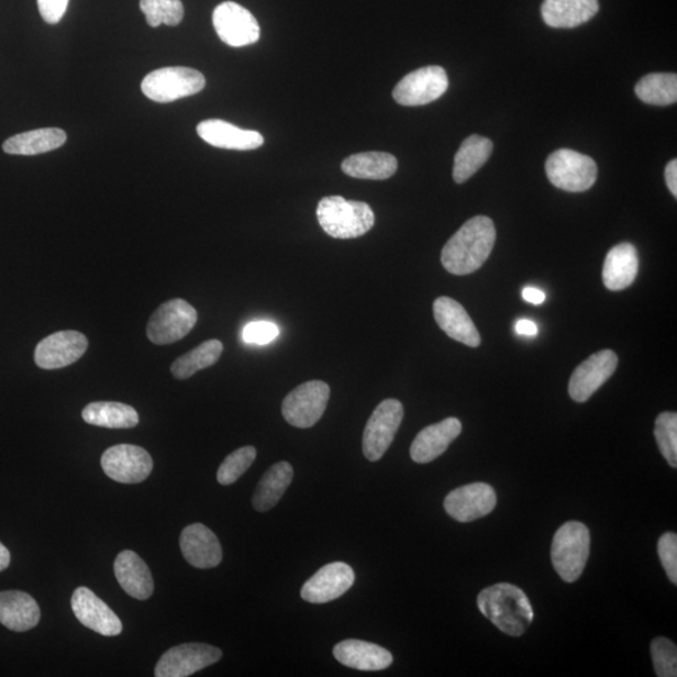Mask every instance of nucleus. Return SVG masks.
I'll return each instance as SVG.
<instances>
[{"label": "nucleus", "mask_w": 677, "mask_h": 677, "mask_svg": "<svg viewBox=\"0 0 677 677\" xmlns=\"http://www.w3.org/2000/svg\"><path fill=\"white\" fill-rule=\"evenodd\" d=\"M495 243L493 221L487 217L470 219L444 245L442 265L453 275L475 273L492 254Z\"/></svg>", "instance_id": "nucleus-1"}, {"label": "nucleus", "mask_w": 677, "mask_h": 677, "mask_svg": "<svg viewBox=\"0 0 677 677\" xmlns=\"http://www.w3.org/2000/svg\"><path fill=\"white\" fill-rule=\"evenodd\" d=\"M477 603L484 617L508 636H522L534 618L528 595L512 584L487 587L478 595Z\"/></svg>", "instance_id": "nucleus-2"}, {"label": "nucleus", "mask_w": 677, "mask_h": 677, "mask_svg": "<svg viewBox=\"0 0 677 677\" xmlns=\"http://www.w3.org/2000/svg\"><path fill=\"white\" fill-rule=\"evenodd\" d=\"M320 226L334 238L360 237L373 229L376 217L368 203L347 201L342 196H328L319 202Z\"/></svg>", "instance_id": "nucleus-3"}, {"label": "nucleus", "mask_w": 677, "mask_h": 677, "mask_svg": "<svg viewBox=\"0 0 677 677\" xmlns=\"http://www.w3.org/2000/svg\"><path fill=\"white\" fill-rule=\"evenodd\" d=\"M591 536L581 522L569 521L559 528L551 547V559L565 582L573 584L584 574L590 557Z\"/></svg>", "instance_id": "nucleus-4"}, {"label": "nucleus", "mask_w": 677, "mask_h": 677, "mask_svg": "<svg viewBox=\"0 0 677 677\" xmlns=\"http://www.w3.org/2000/svg\"><path fill=\"white\" fill-rule=\"evenodd\" d=\"M207 79L199 70L187 67H166L144 78L141 89L151 101L171 103L202 91Z\"/></svg>", "instance_id": "nucleus-5"}, {"label": "nucleus", "mask_w": 677, "mask_h": 677, "mask_svg": "<svg viewBox=\"0 0 677 677\" xmlns=\"http://www.w3.org/2000/svg\"><path fill=\"white\" fill-rule=\"evenodd\" d=\"M546 174L550 182L557 189L584 192L595 185L599 168L591 157L574 149L563 148L547 158Z\"/></svg>", "instance_id": "nucleus-6"}, {"label": "nucleus", "mask_w": 677, "mask_h": 677, "mask_svg": "<svg viewBox=\"0 0 677 677\" xmlns=\"http://www.w3.org/2000/svg\"><path fill=\"white\" fill-rule=\"evenodd\" d=\"M331 388L322 380H311L293 389L284 399L281 411L290 425L307 430L315 425L325 412Z\"/></svg>", "instance_id": "nucleus-7"}, {"label": "nucleus", "mask_w": 677, "mask_h": 677, "mask_svg": "<svg viewBox=\"0 0 677 677\" xmlns=\"http://www.w3.org/2000/svg\"><path fill=\"white\" fill-rule=\"evenodd\" d=\"M403 404L397 399H386L373 412L363 435L365 458L377 462L385 456L402 424Z\"/></svg>", "instance_id": "nucleus-8"}, {"label": "nucleus", "mask_w": 677, "mask_h": 677, "mask_svg": "<svg viewBox=\"0 0 677 677\" xmlns=\"http://www.w3.org/2000/svg\"><path fill=\"white\" fill-rule=\"evenodd\" d=\"M198 323V311L182 299H173L159 307L147 324V336L156 345L181 341Z\"/></svg>", "instance_id": "nucleus-9"}, {"label": "nucleus", "mask_w": 677, "mask_h": 677, "mask_svg": "<svg viewBox=\"0 0 677 677\" xmlns=\"http://www.w3.org/2000/svg\"><path fill=\"white\" fill-rule=\"evenodd\" d=\"M104 474L119 484L144 482L154 469L153 457L137 445L119 444L102 454Z\"/></svg>", "instance_id": "nucleus-10"}, {"label": "nucleus", "mask_w": 677, "mask_h": 677, "mask_svg": "<svg viewBox=\"0 0 677 677\" xmlns=\"http://www.w3.org/2000/svg\"><path fill=\"white\" fill-rule=\"evenodd\" d=\"M450 87L445 69L428 66L414 70L400 81L393 91L397 103L415 107L432 103L441 98Z\"/></svg>", "instance_id": "nucleus-11"}, {"label": "nucleus", "mask_w": 677, "mask_h": 677, "mask_svg": "<svg viewBox=\"0 0 677 677\" xmlns=\"http://www.w3.org/2000/svg\"><path fill=\"white\" fill-rule=\"evenodd\" d=\"M222 652L208 644H182L167 650L159 658L155 675L157 677H187L217 664Z\"/></svg>", "instance_id": "nucleus-12"}, {"label": "nucleus", "mask_w": 677, "mask_h": 677, "mask_svg": "<svg viewBox=\"0 0 677 677\" xmlns=\"http://www.w3.org/2000/svg\"><path fill=\"white\" fill-rule=\"evenodd\" d=\"M213 26L230 47H246L260 40V25L246 8L234 2L221 3L212 15Z\"/></svg>", "instance_id": "nucleus-13"}, {"label": "nucleus", "mask_w": 677, "mask_h": 677, "mask_svg": "<svg viewBox=\"0 0 677 677\" xmlns=\"http://www.w3.org/2000/svg\"><path fill=\"white\" fill-rule=\"evenodd\" d=\"M618 365V355L612 351L606 349L591 355L578 365L569 379V397L577 403L587 402L613 376Z\"/></svg>", "instance_id": "nucleus-14"}, {"label": "nucleus", "mask_w": 677, "mask_h": 677, "mask_svg": "<svg viewBox=\"0 0 677 677\" xmlns=\"http://www.w3.org/2000/svg\"><path fill=\"white\" fill-rule=\"evenodd\" d=\"M496 504L495 489L482 482L454 489L444 500L445 512L462 523L482 519L495 510Z\"/></svg>", "instance_id": "nucleus-15"}, {"label": "nucleus", "mask_w": 677, "mask_h": 677, "mask_svg": "<svg viewBox=\"0 0 677 677\" xmlns=\"http://www.w3.org/2000/svg\"><path fill=\"white\" fill-rule=\"evenodd\" d=\"M88 338L79 332L64 331L44 337L35 347L34 360L46 370L68 367L82 358Z\"/></svg>", "instance_id": "nucleus-16"}, {"label": "nucleus", "mask_w": 677, "mask_h": 677, "mask_svg": "<svg viewBox=\"0 0 677 677\" xmlns=\"http://www.w3.org/2000/svg\"><path fill=\"white\" fill-rule=\"evenodd\" d=\"M354 581L355 574L349 565L329 564L302 586L301 599L310 603L332 602L349 591Z\"/></svg>", "instance_id": "nucleus-17"}, {"label": "nucleus", "mask_w": 677, "mask_h": 677, "mask_svg": "<svg viewBox=\"0 0 677 677\" xmlns=\"http://www.w3.org/2000/svg\"><path fill=\"white\" fill-rule=\"evenodd\" d=\"M70 603L76 618L87 629L103 636L121 634L123 626L118 614L87 587H78Z\"/></svg>", "instance_id": "nucleus-18"}, {"label": "nucleus", "mask_w": 677, "mask_h": 677, "mask_svg": "<svg viewBox=\"0 0 677 677\" xmlns=\"http://www.w3.org/2000/svg\"><path fill=\"white\" fill-rule=\"evenodd\" d=\"M180 547L187 563L196 568H213L221 564L219 539L202 523L187 525L181 533Z\"/></svg>", "instance_id": "nucleus-19"}, {"label": "nucleus", "mask_w": 677, "mask_h": 677, "mask_svg": "<svg viewBox=\"0 0 677 677\" xmlns=\"http://www.w3.org/2000/svg\"><path fill=\"white\" fill-rule=\"evenodd\" d=\"M433 313L436 324L454 341L470 347L480 344V335L465 308L458 301L442 297L434 301Z\"/></svg>", "instance_id": "nucleus-20"}, {"label": "nucleus", "mask_w": 677, "mask_h": 677, "mask_svg": "<svg viewBox=\"0 0 677 677\" xmlns=\"http://www.w3.org/2000/svg\"><path fill=\"white\" fill-rule=\"evenodd\" d=\"M460 433L462 423L457 418H447V420L424 428L412 443V459L421 465L433 462L448 450Z\"/></svg>", "instance_id": "nucleus-21"}, {"label": "nucleus", "mask_w": 677, "mask_h": 677, "mask_svg": "<svg viewBox=\"0 0 677 677\" xmlns=\"http://www.w3.org/2000/svg\"><path fill=\"white\" fill-rule=\"evenodd\" d=\"M336 661L359 672H381L393 664L387 648L362 640H344L334 647Z\"/></svg>", "instance_id": "nucleus-22"}, {"label": "nucleus", "mask_w": 677, "mask_h": 677, "mask_svg": "<svg viewBox=\"0 0 677 677\" xmlns=\"http://www.w3.org/2000/svg\"><path fill=\"white\" fill-rule=\"evenodd\" d=\"M114 575L124 592L140 601L153 596L155 584L145 561L136 552L123 551L114 561Z\"/></svg>", "instance_id": "nucleus-23"}, {"label": "nucleus", "mask_w": 677, "mask_h": 677, "mask_svg": "<svg viewBox=\"0 0 677 677\" xmlns=\"http://www.w3.org/2000/svg\"><path fill=\"white\" fill-rule=\"evenodd\" d=\"M198 133L204 142L218 148L252 151L264 145L262 133L242 130L222 120L201 122Z\"/></svg>", "instance_id": "nucleus-24"}, {"label": "nucleus", "mask_w": 677, "mask_h": 677, "mask_svg": "<svg viewBox=\"0 0 677 677\" xmlns=\"http://www.w3.org/2000/svg\"><path fill=\"white\" fill-rule=\"evenodd\" d=\"M599 11V0H545L541 7L543 21L548 26L566 30L591 21Z\"/></svg>", "instance_id": "nucleus-25"}, {"label": "nucleus", "mask_w": 677, "mask_h": 677, "mask_svg": "<svg viewBox=\"0 0 677 677\" xmlns=\"http://www.w3.org/2000/svg\"><path fill=\"white\" fill-rule=\"evenodd\" d=\"M640 258L636 247L629 243L614 246L604 258L602 279L611 291H621L634 284Z\"/></svg>", "instance_id": "nucleus-26"}, {"label": "nucleus", "mask_w": 677, "mask_h": 677, "mask_svg": "<svg viewBox=\"0 0 677 677\" xmlns=\"http://www.w3.org/2000/svg\"><path fill=\"white\" fill-rule=\"evenodd\" d=\"M41 620V609L29 593L21 591L0 592V623L15 632L34 629Z\"/></svg>", "instance_id": "nucleus-27"}, {"label": "nucleus", "mask_w": 677, "mask_h": 677, "mask_svg": "<svg viewBox=\"0 0 677 677\" xmlns=\"http://www.w3.org/2000/svg\"><path fill=\"white\" fill-rule=\"evenodd\" d=\"M67 135L60 129H41L20 133L4 142L3 151L8 155L35 156L51 153L66 144Z\"/></svg>", "instance_id": "nucleus-28"}, {"label": "nucleus", "mask_w": 677, "mask_h": 677, "mask_svg": "<svg viewBox=\"0 0 677 677\" xmlns=\"http://www.w3.org/2000/svg\"><path fill=\"white\" fill-rule=\"evenodd\" d=\"M293 469L289 462L276 463L263 476L253 497V506L257 512L270 511L279 503L291 485Z\"/></svg>", "instance_id": "nucleus-29"}, {"label": "nucleus", "mask_w": 677, "mask_h": 677, "mask_svg": "<svg viewBox=\"0 0 677 677\" xmlns=\"http://www.w3.org/2000/svg\"><path fill=\"white\" fill-rule=\"evenodd\" d=\"M493 153L491 140L471 135L460 145L454 157L453 178L457 184L469 180L488 162Z\"/></svg>", "instance_id": "nucleus-30"}, {"label": "nucleus", "mask_w": 677, "mask_h": 677, "mask_svg": "<svg viewBox=\"0 0 677 677\" xmlns=\"http://www.w3.org/2000/svg\"><path fill=\"white\" fill-rule=\"evenodd\" d=\"M342 169L359 180H387L397 173L398 159L386 153H364L345 158Z\"/></svg>", "instance_id": "nucleus-31"}, {"label": "nucleus", "mask_w": 677, "mask_h": 677, "mask_svg": "<svg viewBox=\"0 0 677 677\" xmlns=\"http://www.w3.org/2000/svg\"><path fill=\"white\" fill-rule=\"evenodd\" d=\"M84 421L109 430H131L140 422L135 408L118 402H95L82 412Z\"/></svg>", "instance_id": "nucleus-32"}, {"label": "nucleus", "mask_w": 677, "mask_h": 677, "mask_svg": "<svg viewBox=\"0 0 677 677\" xmlns=\"http://www.w3.org/2000/svg\"><path fill=\"white\" fill-rule=\"evenodd\" d=\"M222 351L224 345L217 338L202 343L174 362L171 367L174 377L180 380L189 379L193 374L212 367L219 362Z\"/></svg>", "instance_id": "nucleus-33"}, {"label": "nucleus", "mask_w": 677, "mask_h": 677, "mask_svg": "<svg viewBox=\"0 0 677 677\" xmlns=\"http://www.w3.org/2000/svg\"><path fill=\"white\" fill-rule=\"evenodd\" d=\"M635 93L641 101L653 106H670L677 101V76L652 74L640 79Z\"/></svg>", "instance_id": "nucleus-34"}, {"label": "nucleus", "mask_w": 677, "mask_h": 677, "mask_svg": "<svg viewBox=\"0 0 677 677\" xmlns=\"http://www.w3.org/2000/svg\"><path fill=\"white\" fill-rule=\"evenodd\" d=\"M140 8L153 29L162 24L175 26L184 20L185 9L181 0H140Z\"/></svg>", "instance_id": "nucleus-35"}, {"label": "nucleus", "mask_w": 677, "mask_h": 677, "mask_svg": "<svg viewBox=\"0 0 677 677\" xmlns=\"http://www.w3.org/2000/svg\"><path fill=\"white\" fill-rule=\"evenodd\" d=\"M655 439L663 456L673 468L677 467V414L664 412L655 423Z\"/></svg>", "instance_id": "nucleus-36"}, {"label": "nucleus", "mask_w": 677, "mask_h": 677, "mask_svg": "<svg viewBox=\"0 0 677 677\" xmlns=\"http://www.w3.org/2000/svg\"><path fill=\"white\" fill-rule=\"evenodd\" d=\"M257 456L255 447L247 445V447L238 448L231 453L230 456L222 462L218 470V480L222 486H230L236 482L245 471L252 467Z\"/></svg>", "instance_id": "nucleus-37"}, {"label": "nucleus", "mask_w": 677, "mask_h": 677, "mask_svg": "<svg viewBox=\"0 0 677 677\" xmlns=\"http://www.w3.org/2000/svg\"><path fill=\"white\" fill-rule=\"evenodd\" d=\"M652 656L658 677L677 676V650L672 640L655 639L652 643Z\"/></svg>", "instance_id": "nucleus-38"}, {"label": "nucleus", "mask_w": 677, "mask_h": 677, "mask_svg": "<svg viewBox=\"0 0 677 677\" xmlns=\"http://www.w3.org/2000/svg\"><path fill=\"white\" fill-rule=\"evenodd\" d=\"M657 554L669 580L677 585V536L676 533L663 534L657 543Z\"/></svg>", "instance_id": "nucleus-39"}, {"label": "nucleus", "mask_w": 677, "mask_h": 677, "mask_svg": "<svg viewBox=\"0 0 677 677\" xmlns=\"http://www.w3.org/2000/svg\"><path fill=\"white\" fill-rule=\"evenodd\" d=\"M280 334L279 328L269 322H254L244 329L246 343L265 345L274 341Z\"/></svg>", "instance_id": "nucleus-40"}, {"label": "nucleus", "mask_w": 677, "mask_h": 677, "mask_svg": "<svg viewBox=\"0 0 677 677\" xmlns=\"http://www.w3.org/2000/svg\"><path fill=\"white\" fill-rule=\"evenodd\" d=\"M40 13L48 24H57L67 12L69 0H37Z\"/></svg>", "instance_id": "nucleus-41"}, {"label": "nucleus", "mask_w": 677, "mask_h": 677, "mask_svg": "<svg viewBox=\"0 0 677 677\" xmlns=\"http://www.w3.org/2000/svg\"><path fill=\"white\" fill-rule=\"evenodd\" d=\"M665 180L674 198H677V159H673L665 168Z\"/></svg>", "instance_id": "nucleus-42"}, {"label": "nucleus", "mask_w": 677, "mask_h": 677, "mask_svg": "<svg viewBox=\"0 0 677 677\" xmlns=\"http://www.w3.org/2000/svg\"><path fill=\"white\" fill-rule=\"evenodd\" d=\"M522 297L525 301L531 302L533 306H540L543 301L546 300V293L537 288H524L522 291Z\"/></svg>", "instance_id": "nucleus-43"}, {"label": "nucleus", "mask_w": 677, "mask_h": 677, "mask_svg": "<svg viewBox=\"0 0 677 677\" xmlns=\"http://www.w3.org/2000/svg\"><path fill=\"white\" fill-rule=\"evenodd\" d=\"M515 331L520 335L534 336L537 334L539 328L536 323L532 322V320L521 319L515 324Z\"/></svg>", "instance_id": "nucleus-44"}, {"label": "nucleus", "mask_w": 677, "mask_h": 677, "mask_svg": "<svg viewBox=\"0 0 677 677\" xmlns=\"http://www.w3.org/2000/svg\"><path fill=\"white\" fill-rule=\"evenodd\" d=\"M9 564H11V554H9V551L3 543L0 542V573L4 571Z\"/></svg>", "instance_id": "nucleus-45"}]
</instances>
